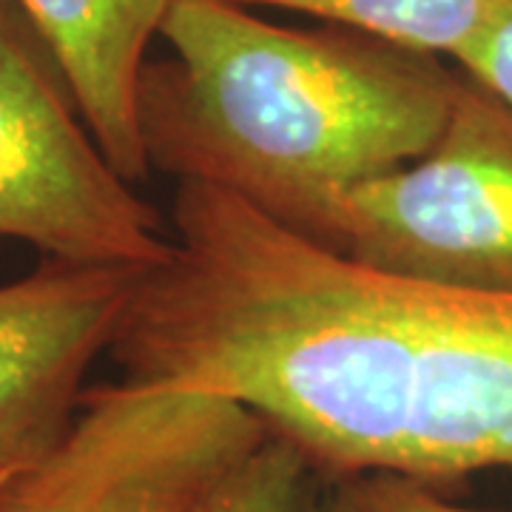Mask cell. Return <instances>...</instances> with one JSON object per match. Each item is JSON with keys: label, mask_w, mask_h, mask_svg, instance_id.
<instances>
[{"label": "cell", "mask_w": 512, "mask_h": 512, "mask_svg": "<svg viewBox=\"0 0 512 512\" xmlns=\"http://www.w3.org/2000/svg\"><path fill=\"white\" fill-rule=\"evenodd\" d=\"M322 245L390 274L512 291L510 106L461 74L436 143L350 191Z\"/></svg>", "instance_id": "cell-4"}, {"label": "cell", "mask_w": 512, "mask_h": 512, "mask_svg": "<svg viewBox=\"0 0 512 512\" xmlns=\"http://www.w3.org/2000/svg\"><path fill=\"white\" fill-rule=\"evenodd\" d=\"M325 484L311 458L268 430L197 512H325Z\"/></svg>", "instance_id": "cell-9"}, {"label": "cell", "mask_w": 512, "mask_h": 512, "mask_svg": "<svg viewBox=\"0 0 512 512\" xmlns=\"http://www.w3.org/2000/svg\"><path fill=\"white\" fill-rule=\"evenodd\" d=\"M46 259L157 268L171 225L117 174L55 52L20 0H0V242Z\"/></svg>", "instance_id": "cell-3"}, {"label": "cell", "mask_w": 512, "mask_h": 512, "mask_svg": "<svg viewBox=\"0 0 512 512\" xmlns=\"http://www.w3.org/2000/svg\"><path fill=\"white\" fill-rule=\"evenodd\" d=\"M251 9H288L382 37L413 52L453 57L478 35L495 0H234Z\"/></svg>", "instance_id": "cell-8"}, {"label": "cell", "mask_w": 512, "mask_h": 512, "mask_svg": "<svg viewBox=\"0 0 512 512\" xmlns=\"http://www.w3.org/2000/svg\"><path fill=\"white\" fill-rule=\"evenodd\" d=\"M148 268L40 259L0 285V493L72 430Z\"/></svg>", "instance_id": "cell-6"}, {"label": "cell", "mask_w": 512, "mask_h": 512, "mask_svg": "<svg viewBox=\"0 0 512 512\" xmlns=\"http://www.w3.org/2000/svg\"><path fill=\"white\" fill-rule=\"evenodd\" d=\"M168 225L123 379L245 404L325 478L512 470V291L370 268L205 185L177 183Z\"/></svg>", "instance_id": "cell-1"}, {"label": "cell", "mask_w": 512, "mask_h": 512, "mask_svg": "<svg viewBox=\"0 0 512 512\" xmlns=\"http://www.w3.org/2000/svg\"><path fill=\"white\" fill-rule=\"evenodd\" d=\"M55 52L97 146L128 183L151 174L137 89L171 0H20Z\"/></svg>", "instance_id": "cell-7"}, {"label": "cell", "mask_w": 512, "mask_h": 512, "mask_svg": "<svg viewBox=\"0 0 512 512\" xmlns=\"http://www.w3.org/2000/svg\"><path fill=\"white\" fill-rule=\"evenodd\" d=\"M453 63L464 77L512 109V0H495L478 35Z\"/></svg>", "instance_id": "cell-11"}, {"label": "cell", "mask_w": 512, "mask_h": 512, "mask_svg": "<svg viewBox=\"0 0 512 512\" xmlns=\"http://www.w3.org/2000/svg\"><path fill=\"white\" fill-rule=\"evenodd\" d=\"M265 436L228 396L97 384L55 453L0 493V512H197Z\"/></svg>", "instance_id": "cell-5"}, {"label": "cell", "mask_w": 512, "mask_h": 512, "mask_svg": "<svg viewBox=\"0 0 512 512\" xmlns=\"http://www.w3.org/2000/svg\"><path fill=\"white\" fill-rule=\"evenodd\" d=\"M325 512H512L476 510L447 501L430 481L402 473H353L328 478Z\"/></svg>", "instance_id": "cell-10"}, {"label": "cell", "mask_w": 512, "mask_h": 512, "mask_svg": "<svg viewBox=\"0 0 512 512\" xmlns=\"http://www.w3.org/2000/svg\"><path fill=\"white\" fill-rule=\"evenodd\" d=\"M137 120L151 171L217 188L325 242L350 191L436 143L458 69L328 23L296 29L234 0H171Z\"/></svg>", "instance_id": "cell-2"}]
</instances>
